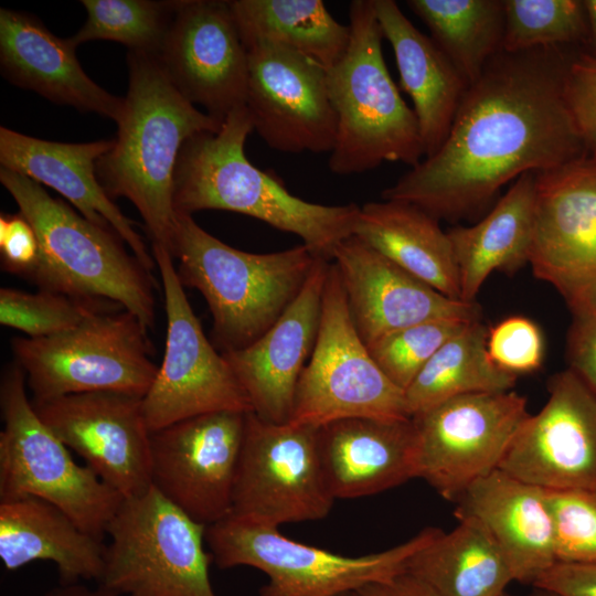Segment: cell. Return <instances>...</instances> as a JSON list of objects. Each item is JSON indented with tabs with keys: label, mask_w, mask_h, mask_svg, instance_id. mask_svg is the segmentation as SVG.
<instances>
[{
	"label": "cell",
	"mask_w": 596,
	"mask_h": 596,
	"mask_svg": "<svg viewBox=\"0 0 596 596\" xmlns=\"http://www.w3.org/2000/svg\"><path fill=\"white\" fill-rule=\"evenodd\" d=\"M570 49L494 55L466 91L439 150L382 199L412 203L438 221L472 220L513 179L588 153L564 93Z\"/></svg>",
	"instance_id": "6da1fadb"
},
{
	"label": "cell",
	"mask_w": 596,
	"mask_h": 596,
	"mask_svg": "<svg viewBox=\"0 0 596 596\" xmlns=\"http://www.w3.org/2000/svg\"><path fill=\"white\" fill-rule=\"evenodd\" d=\"M127 62L125 111L114 146L97 160L96 175L111 200L124 196L136 206L152 247L170 252L181 149L198 134L219 131L223 123L179 93L158 56L129 51Z\"/></svg>",
	"instance_id": "7a4b0ae2"
},
{
	"label": "cell",
	"mask_w": 596,
	"mask_h": 596,
	"mask_svg": "<svg viewBox=\"0 0 596 596\" xmlns=\"http://www.w3.org/2000/svg\"><path fill=\"white\" fill-rule=\"evenodd\" d=\"M253 130L244 106L232 111L219 131L185 141L174 171V211L241 213L299 236L317 257L332 262L338 245L353 235L360 206L322 205L291 194L247 159L245 141Z\"/></svg>",
	"instance_id": "3957f363"
},
{
	"label": "cell",
	"mask_w": 596,
	"mask_h": 596,
	"mask_svg": "<svg viewBox=\"0 0 596 596\" xmlns=\"http://www.w3.org/2000/svg\"><path fill=\"white\" fill-rule=\"evenodd\" d=\"M170 253L179 262L181 284L205 299L222 352L243 349L262 337L299 295L320 258L305 244L267 254L240 251L179 212Z\"/></svg>",
	"instance_id": "277c9868"
},
{
	"label": "cell",
	"mask_w": 596,
	"mask_h": 596,
	"mask_svg": "<svg viewBox=\"0 0 596 596\" xmlns=\"http://www.w3.org/2000/svg\"><path fill=\"white\" fill-rule=\"evenodd\" d=\"M0 182L39 240L40 257L29 280L40 290L114 301L148 330L155 327L157 283L113 228L91 222L21 173L1 168Z\"/></svg>",
	"instance_id": "5b68a950"
},
{
	"label": "cell",
	"mask_w": 596,
	"mask_h": 596,
	"mask_svg": "<svg viewBox=\"0 0 596 596\" xmlns=\"http://www.w3.org/2000/svg\"><path fill=\"white\" fill-rule=\"evenodd\" d=\"M349 22L348 49L327 70L337 115L329 169L347 175L370 171L384 161L415 167L425 158L417 118L387 70L372 1H351Z\"/></svg>",
	"instance_id": "8992f818"
},
{
	"label": "cell",
	"mask_w": 596,
	"mask_h": 596,
	"mask_svg": "<svg viewBox=\"0 0 596 596\" xmlns=\"http://www.w3.org/2000/svg\"><path fill=\"white\" fill-rule=\"evenodd\" d=\"M0 501L36 497L66 513L83 531L104 541L124 498L41 421L26 394V376L17 362L0 380Z\"/></svg>",
	"instance_id": "52a82bcc"
},
{
	"label": "cell",
	"mask_w": 596,
	"mask_h": 596,
	"mask_svg": "<svg viewBox=\"0 0 596 596\" xmlns=\"http://www.w3.org/2000/svg\"><path fill=\"white\" fill-rule=\"evenodd\" d=\"M439 532L426 528L389 550L348 556L294 541L277 526L231 513L206 526L205 542L219 568L249 566L263 572L267 582L259 596H337L405 572L408 558Z\"/></svg>",
	"instance_id": "ba28073f"
},
{
	"label": "cell",
	"mask_w": 596,
	"mask_h": 596,
	"mask_svg": "<svg viewBox=\"0 0 596 596\" xmlns=\"http://www.w3.org/2000/svg\"><path fill=\"white\" fill-rule=\"evenodd\" d=\"M205 531L153 487L124 499L107 526L110 542L97 584L118 596H219Z\"/></svg>",
	"instance_id": "9c48e42d"
},
{
	"label": "cell",
	"mask_w": 596,
	"mask_h": 596,
	"mask_svg": "<svg viewBox=\"0 0 596 596\" xmlns=\"http://www.w3.org/2000/svg\"><path fill=\"white\" fill-rule=\"evenodd\" d=\"M11 348L32 402L88 392L143 397L158 371L148 329L125 309L98 313L49 338L14 337Z\"/></svg>",
	"instance_id": "30bf717a"
},
{
	"label": "cell",
	"mask_w": 596,
	"mask_h": 596,
	"mask_svg": "<svg viewBox=\"0 0 596 596\" xmlns=\"http://www.w3.org/2000/svg\"><path fill=\"white\" fill-rule=\"evenodd\" d=\"M350 417L411 415L405 391L384 374L360 338L338 269L330 263L317 341L300 374L289 422L321 426Z\"/></svg>",
	"instance_id": "8fae6325"
},
{
	"label": "cell",
	"mask_w": 596,
	"mask_h": 596,
	"mask_svg": "<svg viewBox=\"0 0 596 596\" xmlns=\"http://www.w3.org/2000/svg\"><path fill=\"white\" fill-rule=\"evenodd\" d=\"M318 427L246 413L231 513L277 528L324 519L336 499L321 469Z\"/></svg>",
	"instance_id": "7c38bea8"
},
{
	"label": "cell",
	"mask_w": 596,
	"mask_h": 596,
	"mask_svg": "<svg viewBox=\"0 0 596 596\" xmlns=\"http://www.w3.org/2000/svg\"><path fill=\"white\" fill-rule=\"evenodd\" d=\"M164 294L167 338L163 360L142 397L150 433L203 414L252 412L230 364L205 337L167 248L152 247Z\"/></svg>",
	"instance_id": "4fadbf2b"
},
{
	"label": "cell",
	"mask_w": 596,
	"mask_h": 596,
	"mask_svg": "<svg viewBox=\"0 0 596 596\" xmlns=\"http://www.w3.org/2000/svg\"><path fill=\"white\" fill-rule=\"evenodd\" d=\"M526 397L513 392L471 393L412 417L416 429L417 478L444 499L499 469L529 417Z\"/></svg>",
	"instance_id": "5bb4252c"
},
{
	"label": "cell",
	"mask_w": 596,
	"mask_h": 596,
	"mask_svg": "<svg viewBox=\"0 0 596 596\" xmlns=\"http://www.w3.org/2000/svg\"><path fill=\"white\" fill-rule=\"evenodd\" d=\"M529 264L572 316L596 310V156L536 172Z\"/></svg>",
	"instance_id": "9a60e30c"
},
{
	"label": "cell",
	"mask_w": 596,
	"mask_h": 596,
	"mask_svg": "<svg viewBox=\"0 0 596 596\" xmlns=\"http://www.w3.org/2000/svg\"><path fill=\"white\" fill-rule=\"evenodd\" d=\"M246 413L191 417L150 435L151 486L209 526L232 512Z\"/></svg>",
	"instance_id": "2e32d148"
},
{
	"label": "cell",
	"mask_w": 596,
	"mask_h": 596,
	"mask_svg": "<svg viewBox=\"0 0 596 596\" xmlns=\"http://www.w3.org/2000/svg\"><path fill=\"white\" fill-rule=\"evenodd\" d=\"M246 107L254 130L286 153L331 152L337 137L327 70L312 58L272 43L247 50Z\"/></svg>",
	"instance_id": "e0dca14e"
},
{
	"label": "cell",
	"mask_w": 596,
	"mask_h": 596,
	"mask_svg": "<svg viewBox=\"0 0 596 596\" xmlns=\"http://www.w3.org/2000/svg\"><path fill=\"white\" fill-rule=\"evenodd\" d=\"M32 405L53 434L124 499L143 494L152 487L151 433L142 397L88 392Z\"/></svg>",
	"instance_id": "ac0fdd59"
},
{
	"label": "cell",
	"mask_w": 596,
	"mask_h": 596,
	"mask_svg": "<svg viewBox=\"0 0 596 596\" xmlns=\"http://www.w3.org/2000/svg\"><path fill=\"white\" fill-rule=\"evenodd\" d=\"M158 57L179 93L215 119L246 106L248 54L230 1H173Z\"/></svg>",
	"instance_id": "d6986e66"
},
{
	"label": "cell",
	"mask_w": 596,
	"mask_h": 596,
	"mask_svg": "<svg viewBox=\"0 0 596 596\" xmlns=\"http://www.w3.org/2000/svg\"><path fill=\"white\" fill-rule=\"evenodd\" d=\"M517 433L499 469L547 490L596 489V394L571 370Z\"/></svg>",
	"instance_id": "ffe728a7"
},
{
	"label": "cell",
	"mask_w": 596,
	"mask_h": 596,
	"mask_svg": "<svg viewBox=\"0 0 596 596\" xmlns=\"http://www.w3.org/2000/svg\"><path fill=\"white\" fill-rule=\"evenodd\" d=\"M353 324L365 344L436 319L481 320V307L451 299L351 235L334 251Z\"/></svg>",
	"instance_id": "44dd1931"
},
{
	"label": "cell",
	"mask_w": 596,
	"mask_h": 596,
	"mask_svg": "<svg viewBox=\"0 0 596 596\" xmlns=\"http://www.w3.org/2000/svg\"><path fill=\"white\" fill-rule=\"evenodd\" d=\"M330 262L318 258L299 295L256 341L221 352L264 421L288 423L296 387L315 348Z\"/></svg>",
	"instance_id": "7402d4cb"
},
{
	"label": "cell",
	"mask_w": 596,
	"mask_h": 596,
	"mask_svg": "<svg viewBox=\"0 0 596 596\" xmlns=\"http://www.w3.org/2000/svg\"><path fill=\"white\" fill-rule=\"evenodd\" d=\"M115 139L83 143L43 140L0 128L1 168L21 173L57 191L84 217L113 228L131 253L150 272L157 266L141 236L108 196L96 175L97 160L114 146Z\"/></svg>",
	"instance_id": "603a6c76"
},
{
	"label": "cell",
	"mask_w": 596,
	"mask_h": 596,
	"mask_svg": "<svg viewBox=\"0 0 596 596\" xmlns=\"http://www.w3.org/2000/svg\"><path fill=\"white\" fill-rule=\"evenodd\" d=\"M318 450L327 487L337 499L369 497L417 478L412 417H350L318 427Z\"/></svg>",
	"instance_id": "cb8c5ba5"
},
{
	"label": "cell",
	"mask_w": 596,
	"mask_h": 596,
	"mask_svg": "<svg viewBox=\"0 0 596 596\" xmlns=\"http://www.w3.org/2000/svg\"><path fill=\"white\" fill-rule=\"evenodd\" d=\"M76 46L55 36L34 15L0 9V67L12 84L46 99L96 113L117 124L125 111V98L97 85L82 68Z\"/></svg>",
	"instance_id": "d4e9b609"
},
{
	"label": "cell",
	"mask_w": 596,
	"mask_h": 596,
	"mask_svg": "<svg viewBox=\"0 0 596 596\" xmlns=\"http://www.w3.org/2000/svg\"><path fill=\"white\" fill-rule=\"evenodd\" d=\"M456 518H473L490 532L514 582L533 586L556 563L554 530L543 488L496 469L454 501Z\"/></svg>",
	"instance_id": "484cf974"
},
{
	"label": "cell",
	"mask_w": 596,
	"mask_h": 596,
	"mask_svg": "<svg viewBox=\"0 0 596 596\" xmlns=\"http://www.w3.org/2000/svg\"><path fill=\"white\" fill-rule=\"evenodd\" d=\"M391 44L401 87L417 118L425 158L445 142L469 85L437 43L421 32L393 0H371Z\"/></svg>",
	"instance_id": "4316f807"
},
{
	"label": "cell",
	"mask_w": 596,
	"mask_h": 596,
	"mask_svg": "<svg viewBox=\"0 0 596 596\" xmlns=\"http://www.w3.org/2000/svg\"><path fill=\"white\" fill-rule=\"evenodd\" d=\"M106 545L83 531L66 513L36 497L0 501V558L7 571L50 561L60 584L103 575Z\"/></svg>",
	"instance_id": "83f0119b"
},
{
	"label": "cell",
	"mask_w": 596,
	"mask_h": 596,
	"mask_svg": "<svg viewBox=\"0 0 596 596\" xmlns=\"http://www.w3.org/2000/svg\"><path fill=\"white\" fill-rule=\"evenodd\" d=\"M535 190L536 172H525L477 223L446 231L459 269L462 301L475 302L491 273L511 275L529 263Z\"/></svg>",
	"instance_id": "f1b7e54d"
},
{
	"label": "cell",
	"mask_w": 596,
	"mask_h": 596,
	"mask_svg": "<svg viewBox=\"0 0 596 596\" xmlns=\"http://www.w3.org/2000/svg\"><path fill=\"white\" fill-rule=\"evenodd\" d=\"M353 235L440 294L461 300L451 243L424 210L395 200L365 203Z\"/></svg>",
	"instance_id": "f546056e"
},
{
	"label": "cell",
	"mask_w": 596,
	"mask_h": 596,
	"mask_svg": "<svg viewBox=\"0 0 596 596\" xmlns=\"http://www.w3.org/2000/svg\"><path fill=\"white\" fill-rule=\"evenodd\" d=\"M405 572L438 596H503L514 582L510 566L487 528L464 518L414 553Z\"/></svg>",
	"instance_id": "4dcf8cb0"
},
{
	"label": "cell",
	"mask_w": 596,
	"mask_h": 596,
	"mask_svg": "<svg viewBox=\"0 0 596 596\" xmlns=\"http://www.w3.org/2000/svg\"><path fill=\"white\" fill-rule=\"evenodd\" d=\"M230 6L246 50L278 44L329 70L348 49L349 25L338 22L321 0H232Z\"/></svg>",
	"instance_id": "1f68e13d"
},
{
	"label": "cell",
	"mask_w": 596,
	"mask_h": 596,
	"mask_svg": "<svg viewBox=\"0 0 596 596\" xmlns=\"http://www.w3.org/2000/svg\"><path fill=\"white\" fill-rule=\"evenodd\" d=\"M488 331L482 319L472 321L435 353L405 390L411 417L456 396L511 391L518 376L490 360Z\"/></svg>",
	"instance_id": "d6a6232c"
},
{
	"label": "cell",
	"mask_w": 596,
	"mask_h": 596,
	"mask_svg": "<svg viewBox=\"0 0 596 596\" xmlns=\"http://www.w3.org/2000/svg\"><path fill=\"white\" fill-rule=\"evenodd\" d=\"M468 85L502 51L504 0H408Z\"/></svg>",
	"instance_id": "836d02e7"
},
{
	"label": "cell",
	"mask_w": 596,
	"mask_h": 596,
	"mask_svg": "<svg viewBox=\"0 0 596 596\" xmlns=\"http://www.w3.org/2000/svg\"><path fill=\"white\" fill-rule=\"evenodd\" d=\"M87 19L70 40L77 46L95 40L115 41L129 51L158 56L173 17V1L83 0Z\"/></svg>",
	"instance_id": "e575fe53"
},
{
	"label": "cell",
	"mask_w": 596,
	"mask_h": 596,
	"mask_svg": "<svg viewBox=\"0 0 596 596\" xmlns=\"http://www.w3.org/2000/svg\"><path fill=\"white\" fill-rule=\"evenodd\" d=\"M504 12L503 52L586 45L588 22L584 1L504 0Z\"/></svg>",
	"instance_id": "d590c367"
},
{
	"label": "cell",
	"mask_w": 596,
	"mask_h": 596,
	"mask_svg": "<svg viewBox=\"0 0 596 596\" xmlns=\"http://www.w3.org/2000/svg\"><path fill=\"white\" fill-rule=\"evenodd\" d=\"M120 309L124 308L107 299L79 298L49 290L0 289L1 324L33 339L66 332L93 316Z\"/></svg>",
	"instance_id": "8d00e7d4"
},
{
	"label": "cell",
	"mask_w": 596,
	"mask_h": 596,
	"mask_svg": "<svg viewBox=\"0 0 596 596\" xmlns=\"http://www.w3.org/2000/svg\"><path fill=\"white\" fill-rule=\"evenodd\" d=\"M476 320L436 319L409 326L365 344L384 374L405 391L435 353Z\"/></svg>",
	"instance_id": "74e56055"
},
{
	"label": "cell",
	"mask_w": 596,
	"mask_h": 596,
	"mask_svg": "<svg viewBox=\"0 0 596 596\" xmlns=\"http://www.w3.org/2000/svg\"><path fill=\"white\" fill-rule=\"evenodd\" d=\"M544 491L556 562L596 563V489Z\"/></svg>",
	"instance_id": "f35d334b"
},
{
	"label": "cell",
	"mask_w": 596,
	"mask_h": 596,
	"mask_svg": "<svg viewBox=\"0 0 596 596\" xmlns=\"http://www.w3.org/2000/svg\"><path fill=\"white\" fill-rule=\"evenodd\" d=\"M487 351L492 363L507 373H532L543 363V334L531 319L511 316L489 328Z\"/></svg>",
	"instance_id": "ab89813d"
},
{
	"label": "cell",
	"mask_w": 596,
	"mask_h": 596,
	"mask_svg": "<svg viewBox=\"0 0 596 596\" xmlns=\"http://www.w3.org/2000/svg\"><path fill=\"white\" fill-rule=\"evenodd\" d=\"M564 93L576 129L588 153L596 156V57L573 51L565 73Z\"/></svg>",
	"instance_id": "60d3db41"
},
{
	"label": "cell",
	"mask_w": 596,
	"mask_h": 596,
	"mask_svg": "<svg viewBox=\"0 0 596 596\" xmlns=\"http://www.w3.org/2000/svg\"><path fill=\"white\" fill-rule=\"evenodd\" d=\"M0 255L3 270L31 278L39 262L40 244L35 231L21 213L1 214Z\"/></svg>",
	"instance_id": "b9f144b4"
},
{
	"label": "cell",
	"mask_w": 596,
	"mask_h": 596,
	"mask_svg": "<svg viewBox=\"0 0 596 596\" xmlns=\"http://www.w3.org/2000/svg\"><path fill=\"white\" fill-rule=\"evenodd\" d=\"M565 358L567 369L596 394V310L572 316Z\"/></svg>",
	"instance_id": "7bdbcfd3"
},
{
	"label": "cell",
	"mask_w": 596,
	"mask_h": 596,
	"mask_svg": "<svg viewBox=\"0 0 596 596\" xmlns=\"http://www.w3.org/2000/svg\"><path fill=\"white\" fill-rule=\"evenodd\" d=\"M533 586L564 596H596V563L556 562Z\"/></svg>",
	"instance_id": "ee69618b"
},
{
	"label": "cell",
	"mask_w": 596,
	"mask_h": 596,
	"mask_svg": "<svg viewBox=\"0 0 596 596\" xmlns=\"http://www.w3.org/2000/svg\"><path fill=\"white\" fill-rule=\"evenodd\" d=\"M358 593L360 596H438L425 583L407 572L369 583L358 589Z\"/></svg>",
	"instance_id": "f6af8a7d"
},
{
	"label": "cell",
	"mask_w": 596,
	"mask_h": 596,
	"mask_svg": "<svg viewBox=\"0 0 596 596\" xmlns=\"http://www.w3.org/2000/svg\"><path fill=\"white\" fill-rule=\"evenodd\" d=\"M43 596H118L97 584L95 588L82 583L60 584Z\"/></svg>",
	"instance_id": "bcb514c9"
},
{
	"label": "cell",
	"mask_w": 596,
	"mask_h": 596,
	"mask_svg": "<svg viewBox=\"0 0 596 596\" xmlns=\"http://www.w3.org/2000/svg\"><path fill=\"white\" fill-rule=\"evenodd\" d=\"M583 1L588 22V39L582 50L596 57V0Z\"/></svg>",
	"instance_id": "7dc6e473"
},
{
	"label": "cell",
	"mask_w": 596,
	"mask_h": 596,
	"mask_svg": "<svg viewBox=\"0 0 596 596\" xmlns=\"http://www.w3.org/2000/svg\"><path fill=\"white\" fill-rule=\"evenodd\" d=\"M532 587H533L532 590L524 595H512V594L505 593L503 596H564L546 588L535 587V586H532Z\"/></svg>",
	"instance_id": "c3c4849f"
},
{
	"label": "cell",
	"mask_w": 596,
	"mask_h": 596,
	"mask_svg": "<svg viewBox=\"0 0 596 596\" xmlns=\"http://www.w3.org/2000/svg\"><path fill=\"white\" fill-rule=\"evenodd\" d=\"M337 596H360V594L358 593V590H351V592L339 594Z\"/></svg>",
	"instance_id": "681fc988"
}]
</instances>
